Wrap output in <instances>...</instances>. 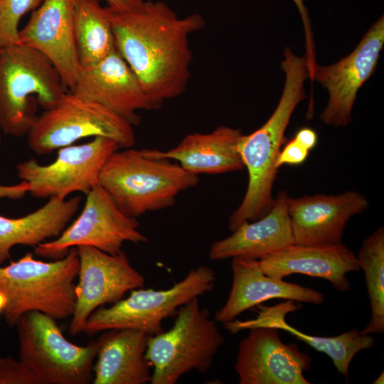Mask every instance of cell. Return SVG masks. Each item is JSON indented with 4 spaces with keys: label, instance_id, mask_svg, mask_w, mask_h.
I'll list each match as a JSON object with an SVG mask.
<instances>
[{
    "label": "cell",
    "instance_id": "1",
    "mask_svg": "<svg viewBox=\"0 0 384 384\" xmlns=\"http://www.w3.org/2000/svg\"><path fill=\"white\" fill-rule=\"evenodd\" d=\"M115 47L139 78L154 110L181 95L191 77L190 36L205 26L199 14L181 18L163 1L127 10L107 6Z\"/></svg>",
    "mask_w": 384,
    "mask_h": 384
},
{
    "label": "cell",
    "instance_id": "2",
    "mask_svg": "<svg viewBox=\"0 0 384 384\" xmlns=\"http://www.w3.org/2000/svg\"><path fill=\"white\" fill-rule=\"evenodd\" d=\"M286 75L280 100L269 119L258 129L242 135L239 151L248 172V184L240 206L228 220V228L236 230L245 221L265 215L273 207L272 192L278 169L276 161L284 142V132L297 105L306 97L304 83L309 78L306 57H298L287 48L281 64Z\"/></svg>",
    "mask_w": 384,
    "mask_h": 384
},
{
    "label": "cell",
    "instance_id": "3",
    "mask_svg": "<svg viewBox=\"0 0 384 384\" xmlns=\"http://www.w3.org/2000/svg\"><path fill=\"white\" fill-rule=\"evenodd\" d=\"M198 183V175L178 163L154 157L146 149L131 147L114 151L99 176V184L120 210L133 218L174 206L181 192Z\"/></svg>",
    "mask_w": 384,
    "mask_h": 384
},
{
    "label": "cell",
    "instance_id": "4",
    "mask_svg": "<svg viewBox=\"0 0 384 384\" xmlns=\"http://www.w3.org/2000/svg\"><path fill=\"white\" fill-rule=\"evenodd\" d=\"M68 92L53 63L39 51L18 43L0 51V128L7 135H27L38 106L53 107Z\"/></svg>",
    "mask_w": 384,
    "mask_h": 384
},
{
    "label": "cell",
    "instance_id": "5",
    "mask_svg": "<svg viewBox=\"0 0 384 384\" xmlns=\"http://www.w3.org/2000/svg\"><path fill=\"white\" fill-rule=\"evenodd\" d=\"M79 265L77 248L71 247L64 257L51 262L36 260L28 252L7 266H0V291L8 299L3 311L6 323L15 325L30 311H40L55 320L71 317Z\"/></svg>",
    "mask_w": 384,
    "mask_h": 384
},
{
    "label": "cell",
    "instance_id": "6",
    "mask_svg": "<svg viewBox=\"0 0 384 384\" xmlns=\"http://www.w3.org/2000/svg\"><path fill=\"white\" fill-rule=\"evenodd\" d=\"M224 343L210 312L198 297L181 306L172 327L151 336L145 353L153 370L151 384H176L185 373H206Z\"/></svg>",
    "mask_w": 384,
    "mask_h": 384
},
{
    "label": "cell",
    "instance_id": "7",
    "mask_svg": "<svg viewBox=\"0 0 384 384\" xmlns=\"http://www.w3.org/2000/svg\"><path fill=\"white\" fill-rule=\"evenodd\" d=\"M19 361L39 384H88L92 382L98 344L80 346L67 340L56 321L40 311H30L17 323Z\"/></svg>",
    "mask_w": 384,
    "mask_h": 384
},
{
    "label": "cell",
    "instance_id": "8",
    "mask_svg": "<svg viewBox=\"0 0 384 384\" xmlns=\"http://www.w3.org/2000/svg\"><path fill=\"white\" fill-rule=\"evenodd\" d=\"M216 274L207 265L191 270L166 289L137 288L110 307L100 306L88 316L83 329L87 335L112 329H133L155 335L163 331L162 321L194 297L212 291Z\"/></svg>",
    "mask_w": 384,
    "mask_h": 384
},
{
    "label": "cell",
    "instance_id": "9",
    "mask_svg": "<svg viewBox=\"0 0 384 384\" xmlns=\"http://www.w3.org/2000/svg\"><path fill=\"white\" fill-rule=\"evenodd\" d=\"M105 137L119 148L135 144L133 125L102 105L67 92L38 116L27 134L29 148L45 155L86 137Z\"/></svg>",
    "mask_w": 384,
    "mask_h": 384
},
{
    "label": "cell",
    "instance_id": "10",
    "mask_svg": "<svg viewBox=\"0 0 384 384\" xmlns=\"http://www.w3.org/2000/svg\"><path fill=\"white\" fill-rule=\"evenodd\" d=\"M138 228L137 218L125 215L110 194L98 184L86 195L78 218L58 237L36 246L34 253L58 260L71 247L85 245L117 255L126 242L137 245L147 242V237Z\"/></svg>",
    "mask_w": 384,
    "mask_h": 384
},
{
    "label": "cell",
    "instance_id": "11",
    "mask_svg": "<svg viewBox=\"0 0 384 384\" xmlns=\"http://www.w3.org/2000/svg\"><path fill=\"white\" fill-rule=\"evenodd\" d=\"M119 149L113 139L95 137L89 142L58 149L55 159L47 165L34 159L21 162L17 175L28 183V193L37 198L66 199L74 192L87 195L99 184L105 163Z\"/></svg>",
    "mask_w": 384,
    "mask_h": 384
},
{
    "label": "cell",
    "instance_id": "12",
    "mask_svg": "<svg viewBox=\"0 0 384 384\" xmlns=\"http://www.w3.org/2000/svg\"><path fill=\"white\" fill-rule=\"evenodd\" d=\"M76 248L80 265L75 306L69 327L73 336L83 332L88 316L96 309L119 301L127 292L144 284V277L131 265L124 251L110 255L90 246Z\"/></svg>",
    "mask_w": 384,
    "mask_h": 384
},
{
    "label": "cell",
    "instance_id": "13",
    "mask_svg": "<svg viewBox=\"0 0 384 384\" xmlns=\"http://www.w3.org/2000/svg\"><path fill=\"white\" fill-rule=\"evenodd\" d=\"M383 44L382 16L348 56L331 65H314L309 78L321 84L329 94L328 105L321 114L324 124L346 127L352 121L357 92L375 70Z\"/></svg>",
    "mask_w": 384,
    "mask_h": 384
},
{
    "label": "cell",
    "instance_id": "14",
    "mask_svg": "<svg viewBox=\"0 0 384 384\" xmlns=\"http://www.w3.org/2000/svg\"><path fill=\"white\" fill-rule=\"evenodd\" d=\"M240 341L235 370L240 384H309L304 372L311 357L296 344L284 343L274 327L250 329Z\"/></svg>",
    "mask_w": 384,
    "mask_h": 384
},
{
    "label": "cell",
    "instance_id": "15",
    "mask_svg": "<svg viewBox=\"0 0 384 384\" xmlns=\"http://www.w3.org/2000/svg\"><path fill=\"white\" fill-rule=\"evenodd\" d=\"M70 92L102 105L133 126L140 122L138 111L154 110L139 78L117 49L97 63L82 68Z\"/></svg>",
    "mask_w": 384,
    "mask_h": 384
},
{
    "label": "cell",
    "instance_id": "16",
    "mask_svg": "<svg viewBox=\"0 0 384 384\" xmlns=\"http://www.w3.org/2000/svg\"><path fill=\"white\" fill-rule=\"evenodd\" d=\"M73 0H44L32 11L19 30V43L44 55L59 73L70 91L74 87L82 65L73 26Z\"/></svg>",
    "mask_w": 384,
    "mask_h": 384
},
{
    "label": "cell",
    "instance_id": "17",
    "mask_svg": "<svg viewBox=\"0 0 384 384\" xmlns=\"http://www.w3.org/2000/svg\"><path fill=\"white\" fill-rule=\"evenodd\" d=\"M287 206L294 243L331 245L343 243L347 222L369 203L363 195L348 191L333 196L288 197Z\"/></svg>",
    "mask_w": 384,
    "mask_h": 384
},
{
    "label": "cell",
    "instance_id": "18",
    "mask_svg": "<svg viewBox=\"0 0 384 384\" xmlns=\"http://www.w3.org/2000/svg\"><path fill=\"white\" fill-rule=\"evenodd\" d=\"M258 261L263 272L275 279H283L293 274H306L329 281L338 292L350 288L346 274L360 270L356 255L343 243H294Z\"/></svg>",
    "mask_w": 384,
    "mask_h": 384
},
{
    "label": "cell",
    "instance_id": "19",
    "mask_svg": "<svg viewBox=\"0 0 384 384\" xmlns=\"http://www.w3.org/2000/svg\"><path fill=\"white\" fill-rule=\"evenodd\" d=\"M233 283L225 304L216 311L214 320L225 324L243 311L271 299L321 304L324 295L315 289L265 274L257 259L232 258Z\"/></svg>",
    "mask_w": 384,
    "mask_h": 384
},
{
    "label": "cell",
    "instance_id": "20",
    "mask_svg": "<svg viewBox=\"0 0 384 384\" xmlns=\"http://www.w3.org/2000/svg\"><path fill=\"white\" fill-rule=\"evenodd\" d=\"M285 191L277 193L272 209L261 218L245 221L232 235L212 243L211 260L260 259L294 243Z\"/></svg>",
    "mask_w": 384,
    "mask_h": 384
},
{
    "label": "cell",
    "instance_id": "21",
    "mask_svg": "<svg viewBox=\"0 0 384 384\" xmlns=\"http://www.w3.org/2000/svg\"><path fill=\"white\" fill-rule=\"evenodd\" d=\"M151 334L133 329L104 331L97 340L94 384H145L151 382V365L145 356Z\"/></svg>",
    "mask_w": 384,
    "mask_h": 384
},
{
    "label": "cell",
    "instance_id": "22",
    "mask_svg": "<svg viewBox=\"0 0 384 384\" xmlns=\"http://www.w3.org/2000/svg\"><path fill=\"white\" fill-rule=\"evenodd\" d=\"M242 132L219 126L209 133L186 135L168 151L147 149L154 157L176 160L186 171L195 174H218L245 168L239 151Z\"/></svg>",
    "mask_w": 384,
    "mask_h": 384
},
{
    "label": "cell",
    "instance_id": "23",
    "mask_svg": "<svg viewBox=\"0 0 384 384\" xmlns=\"http://www.w3.org/2000/svg\"><path fill=\"white\" fill-rule=\"evenodd\" d=\"M255 318L240 321L237 319L226 322L224 327L232 334L253 327L268 326L284 330L315 350L328 355L338 373L348 378L350 363L358 352L370 348L375 341L370 334H362L357 329H351L336 336L326 337L306 334L286 322L287 313L297 309L294 301L287 300L275 306L257 305Z\"/></svg>",
    "mask_w": 384,
    "mask_h": 384
},
{
    "label": "cell",
    "instance_id": "24",
    "mask_svg": "<svg viewBox=\"0 0 384 384\" xmlns=\"http://www.w3.org/2000/svg\"><path fill=\"white\" fill-rule=\"evenodd\" d=\"M79 196L68 199L48 198L35 211L17 218L0 215V266L17 245L36 247L47 239L58 237L78 212Z\"/></svg>",
    "mask_w": 384,
    "mask_h": 384
},
{
    "label": "cell",
    "instance_id": "25",
    "mask_svg": "<svg viewBox=\"0 0 384 384\" xmlns=\"http://www.w3.org/2000/svg\"><path fill=\"white\" fill-rule=\"evenodd\" d=\"M73 26L82 68L97 63L116 49L108 12L99 0H73Z\"/></svg>",
    "mask_w": 384,
    "mask_h": 384
},
{
    "label": "cell",
    "instance_id": "26",
    "mask_svg": "<svg viewBox=\"0 0 384 384\" xmlns=\"http://www.w3.org/2000/svg\"><path fill=\"white\" fill-rule=\"evenodd\" d=\"M365 275L370 305V319L362 334L384 331V228L379 227L363 242L356 256Z\"/></svg>",
    "mask_w": 384,
    "mask_h": 384
},
{
    "label": "cell",
    "instance_id": "27",
    "mask_svg": "<svg viewBox=\"0 0 384 384\" xmlns=\"http://www.w3.org/2000/svg\"><path fill=\"white\" fill-rule=\"evenodd\" d=\"M44 0H0V44L2 47L19 43L18 23Z\"/></svg>",
    "mask_w": 384,
    "mask_h": 384
},
{
    "label": "cell",
    "instance_id": "28",
    "mask_svg": "<svg viewBox=\"0 0 384 384\" xmlns=\"http://www.w3.org/2000/svg\"><path fill=\"white\" fill-rule=\"evenodd\" d=\"M0 384H39L34 373L19 360L0 358Z\"/></svg>",
    "mask_w": 384,
    "mask_h": 384
},
{
    "label": "cell",
    "instance_id": "29",
    "mask_svg": "<svg viewBox=\"0 0 384 384\" xmlns=\"http://www.w3.org/2000/svg\"><path fill=\"white\" fill-rule=\"evenodd\" d=\"M309 153V151L294 138L280 150L275 166L278 169L283 165L302 164L307 159Z\"/></svg>",
    "mask_w": 384,
    "mask_h": 384
},
{
    "label": "cell",
    "instance_id": "30",
    "mask_svg": "<svg viewBox=\"0 0 384 384\" xmlns=\"http://www.w3.org/2000/svg\"><path fill=\"white\" fill-rule=\"evenodd\" d=\"M296 5L297 6L299 11L301 14L302 21L304 26V29L306 32V51L307 54L306 56V61L309 65H311L316 63L314 58V43L313 37L311 36V31L310 27V22L309 14L306 8L303 4V0H293Z\"/></svg>",
    "mask_w": 384,
    "mask_h": 384
},
{
    "label": "cell",
    "instance_id": "31",
    "mask_svg": "<svg viewBox=\"0 0 384 384\" xmlns=\"http://www.w3.org/2000/svg\"><path fill=\"white\" fill-rule=\"evenodd\" d=\"M31 189L30 185L26 181L12 185L4 186L0 184V199H20L25 196Z\"/></svg>",
    "mask_w": 384,
    "mask_h": 384
},
{
    "label": "cell",
    "instance_id": "32",
    "mask_svg": "<svg viewBox=\"0 0 384 384\" xmlns=\"http://www.w3.org/2000/svg\"><path fill=\"white\" fill-rule=\"evenodd\" d=\"M294 139L309 151L314 148L318 141L316 132L307 127L299 129Z\"/></svg>",
    "mask_w": 384,
    "mask_h": 384
},
{
    "label": "cell",
    "instance_id": "33",
    "mask_svg": "<svg viewBox=\"0 0 384 384\" xmlns=\"http://www.w3.org/2000/svg\"><path fill=\"white\" fill-rule=\"evenodd\" d=\"M108 6L118 10H127L137 4L142 0H106Z\"/></svg>",
    "mask_w": 384,
    "mask_h": 384
},
{
    "label": "cell",
    "instance_id": "34",
    "mask_svg": "<svg viewBox=\"0 0 384 384\" xmlns=\"http://www.w3.org/2000/svg\"><path fill=\"white\" fill-rule=\"evenodd\" d=\"M7 302H8V299H7L6 296L5 295L4 292L0 291V313L4 311L7 304Z\"/></svg>",
    "mask_w": 384,
    "mask_h": 384
},
{
    "label": "cell",
    "instance_id": "35",
    "mask_svg": "<svg viewBox=\"0 0 384 384\" xmlns=\"http://www.w3.org/2000/svg\"><path fill=\"white\" fill-rule=\"evenodd\" d=\"M373 384H383L384 383V371L378 375V377L373 381Z\"/></svg>",
    "mask_w": 384,
    "mask_h": 384
},
{
    "label": "cell",
    "instance_id": "36",
    "mask_svg": "<svg viewBox=\"0 0 384 384\" xmlns=\"http://www.w3.org/2000/svg\"><path fill=\"white\" fill-rule=\"evenodd\" d=\"M1 141V133H0V142Z\"/></svg>",
    "mask_w": 384,
    "mask_h": 384
},
{
    "label": "cell",
    "instance_id": "37",
    "mask_svg": "<svg viewBox=\"0 0 384 384\" xmlns=\"http://www.w3.org/2000/svg\"><path fill=\"white\" fill-rule=\"evenodd\" d=\"M1 48H2V46H1V45L0 44V51H1Z\"/></svg>",
    "mask_w": 384,
    "mask_h": 384
}]
</instances>
